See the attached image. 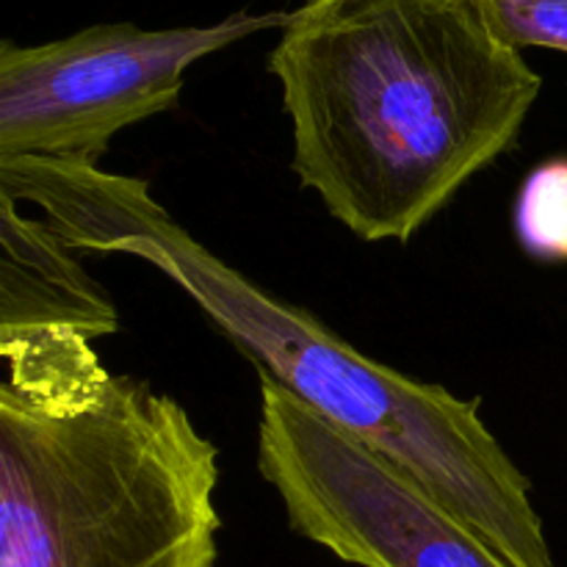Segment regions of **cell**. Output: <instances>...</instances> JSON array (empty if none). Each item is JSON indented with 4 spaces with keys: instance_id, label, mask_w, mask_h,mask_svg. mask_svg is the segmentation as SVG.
<instances>
[{
    "instance_id": "277c9868",
    "label": "cell",
    "mask_w": 567,
    "mask_h": 567,
    "mask_svg": "<svg viewBox=\"0 0 567 567\" xmlns=\"http://www.w3.org/2000/svg\"><path fill=\"white\" fill-rule=\"evenodd\" d=\"M291 11L225 17L214 25H92L42 44H0V161L97 164L125 127L181 100L197 61L282 31Z\"/></svg>"
},
{
    "instance_id": "6da1fadb",
    "label": "cell",
    "mask_w": 567,
    "mask_h": 567,
    "mask_svg": "<svg viewBox=\"0 0 567 567\" xmlns=\"http://www.w3.org/2000/svg\"><path fill=\"white\" fill-rule=\"evenodd\" d=\"M269 72L293 175L360 241L408 244L515 147L543 89L476 0H305Z\"/></svg>"
},
{
    "instance_id": "5b68a950",
    "label": "cell",
    "mask_w": 567,
    "mask_h": 567,
    "mask_svg": "<svg viewBox=\"0 0 567 567\" xmlns=\"http://www.w3.org/2000/svg\"><path fill=\"white\" fill-rule=\"evenodd\" d=\"M258 471L291 532L358 567H509L426 487L260 377Z\"/></svg>"
},
{
    "instance_id": "7a4b0ae2",
    "label": "cell",
    "mask_w": 567,
    "mask_h": 567,
    "mask_svg": "<svg viewBox=\"0 0 567 567\" xmlns=\"http://www.w3.org/2000/svg\"><path fill=\"white\" fill-rule=\"evenodd\" d=\"M0 194L28 203L75 252L131 255L188 293L210 324L313 413L413 476L509 567H557L532 482L482 419L454 396L393 371L210 252L142 177L78 161H0Z\"/></svg>"
},
{
    "instance_id": "52a82bcc",
    "label": "cell",
    "mask_w": 567,
    "mask_h": 567,
    "mask_svg": "<svg viewBox=\"0 0 567 567\" xmlns=\"http://www.w3.org/2000/svg\"><path fill=\"white\" fill-rule=\"evenodd\" d=\"M515 233L532 258L567 264V158L529 172L515 203Z\"/></svg>"
},
{
    "instance_id": "8992f818",
    "label": "cell",
    "mask_w": 567,
    "mask_h": 567,
    "mask_svg": "<svg viewBox=\"0 0 567 567\" xmlns=\"http://www.w3.org/2000/svg\"><path fill=\"white\" fill-rule=\"evenodd\" d=\"M72 252L48 219L20 214L0 194V338L78 336L94 343L120 330L114 299Z\"/></svg>"
},
{
    "instance_id": "ba28073f",
    "label": "cell",
    "mask_w": 567,
    "mask_h": 567,
    "mask_svg": "<svg viewBox=\"0 0 567 567\" xmlns=\"http://www.w3.org/2000/svg\"><path fill=\"white\" fill-rule=\"evenodd\" d=\"M476 6L513 48L567 53V0H476Z\"/></svg>"
},
{
    "instance_id": "3957f363",
    "label": "cell",
    "mask_w": 567,
    "mask_h": 567,
    "mask_svg": "<svg viewBox=\"0 0 567 567\" xmlns=\"http://www.w3.org/2000/svg\"><path fill=\"white\" fill-rule=\"evenodd\" d=\"M0 567H216L219 449L78 336L0 341Z\"/></svg>"
}]
</instances>
